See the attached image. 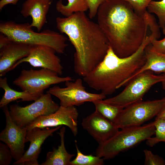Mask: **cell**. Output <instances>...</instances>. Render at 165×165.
<instances>
[{
  "instance_id": "obj_1",
  "label": "cell",
  "mask_w": 165,
  "mask_h": 165,
  "mask_svg": "<svg viewBox=\"0 0 165 165\" xmlns=\"http://www.w3.org/2000/svg\"><path fill=\"white\" fill-rule=\"evenodd\" d=\"M97 24L115 54L120 57L129 56L141 44L145 24L143 16L123 0H107L99 7Z\"/></svg>"
},
{
  "instance_id": "obj_2",
  "label": "cell",
  "mask_w": 165,
  "mask_h": 165,
  "mask_svg": "<svg viewBox=\"0 0 165 165\" xmlns=\"http://www.w3.org/2000/svg\"><path fill=\"white\" fill-rule=\"evenodd\" d=\"M56 22L57 29L67 35L75 49V73L85 76L104 58L109 46L108 39L98 24L90 20L85 12L58 16Z\"/></svg>"
},
{
  "instance_id": "obj_3",
  "label": "cell",
  "mask_w": 165,
  "mask_h": 165,
  "mask_svg": "<svg viewBox=\"0 0 165 165\" xmlns=\"http://www.w3.org/2000/svg\"><path fill=\"white\" fill-rule=\"evenodd\" d=\"M155 39L152 33L146 31L138 50L125 57H118L109 46L103 60L83 77V81L90 87L105 96L112 94L144 64L146 61L145 49Z\"/></svg>"
},
{
  "instance_id": "obj_4",
  "label": "cell",
  "mask_w": 165,
  "mask_h": 165,
  "mask_svg": "<svg viewBox=\"0 0 165 165\" xmlns=\"http://www.w3.org/2000/svg\"><path fill=\"white\" fill-rule=\"evenodd\" d=\"M29 23L20 24L12 21L0 24V32L12 41L31 45H42L53 49L59 54L64 53L68 45L67 38L50 30L38 33L34 31Z\"/></svg>"
},
{
  "instance_id": "obj_5",
  "label": "cell",
  "mask_w": 165,
  "mask_h": 165,
  "mask_svg": "<svg viewBox=\"0 0 165 165\" xmlns=\"http://www.w3.org/2000/svg\"><path fill=\"white\" fill-rule=\"evenodd\" d=\"M155 130L153 122L142 126L121 129L108 140L99 144L96 155L104 160L113 158L147 140L155 134Z\"/></svg>"
},
{
  "instance_id": "obj_6",
  "label": "cell",
  "mask_w": 165,
  "mask_h": 165,
  "mask_svg": "<svg viewBox=\"0 0 165 165\" xmlns=\"http://www.w3.org/2000/svg\"><path fill=\"white\" fill-rule=\"evenodd\" d=\"M153 73L147 71L139 74L128 82L119 94L103 99V101L124 108L142 101L144 95L152 86L165 80V73L156 75Z\"/></svg>"
},
{
  "instance_id": "obj_7",
  "label": "cell",
  "mask_w": 165,
  "mask_h": 165,
  "mask_svg": "<svg viewBox=\"0 0 165 165\" xmlns=\"http://www.w3.org/2000/svg\"><path fill=\"white\" fill-rule=\"evenodd\" d=\"M59 75L55 72L45 68L23 69L13 83L22 91L38 98L44 94V90L51 85L73 80L71 77H61Z\"/></svg>"
},
{
  "instance_id": "obj_8",
  "label": "cell",
  "mask_w": 165,
  "mask_h": 165,
  "mask_svg": "<svg viewBox=\"0 0 165 165\" xmlns=\"http://www.w3.org/2000/svg\"><path fill=\"white\" fill-rule=\"evenodd\" d=\"M165 108V97L142 101L123 108L114 123L119 129L140 126L156 116Z\"/></svg>"
},
{
  "instance_id": "obj_9",
  "label": "cell",
  "mask_w": 165,
  "mask_h": 165,
  "mask_svg": "<svg viewBox=\"0 0 165 165\" xmlns=\"http://www.w3.org/2000/svg\"><path fill=\"white\" fill-rule=\"evenodd\" d=\"M60 106L52 100L51 95L44 94L32 103L25 107L13 104L9 106L10 117L21 128L26 127L38 117L55 112Z\"/></svg>"
},
{
  "instance_id": "obj_10",
  "label": "cell",
  "mask_w": 165,
  "mask_h": 165,
  "mask_svg": "<svg viewBox=\"0 0 165 165\" xmlns=\"http://www.w3.org/2000/svg\"><path fill=\"white\" fill-rule=\"evenodd\" d=\"M73 81H66L64 87L53 86L46 93L57 98L60 101V106L64 107L79 106L86 102H93L106 98V96L101 93L95 94L87 91L81 78Z\"/></svg>"
},
{
  "instance_id": "obj_11",
  "label": "cell",
  "mask_w": 165,
  "mask_h": 165,
  "mask_svg": "<svg viewBox=\"0 0 165 165\" xmlns=\"http://www.w3.org/2000/svg\"><path fill=\"white\" fill-rule=\"evenodd\" d=\"M78 110L75 106H60L54 112L37 118L27 126V130L35 127L43 128L64 125L68 127L76 136L78 132Z\"/></svg>"
},
{
  "instance_id": "obj_12",
  "label": "cell",
  "mask_w": 165,
  "mask_h": 165,
  "mask_svg": "<svg viewBox=\"0 0 165 165\" xmlns=\"http://www.w3.org/2000/svg\"><path fill=\"white\" fill-rule=\"evenodd\" d=\"M53 48L45 46L32 45L28 55L18 61L12 70L20 64L28 62L34 67L46 69L61 75L63 67L60 58Z\"/></svg>"
},
{
  "instance_id": "obj_13",
  "label": "cell",
  "mask_w": 165,
  "mask_h": 165,
  "mask_svg": "<svg viewBox=\"0 0 165 165\" xmlns=\"http://www.w3.org/2000/svg\"><path fill=\"white\" fill-rule=\"evenodd\" d=\"M2 108L6 116V124L5 128L0 133V140L9 146L13 159L17 161L24 153L27 128H21L13 122L7 106Z\"/></svg>"
},
{
  "instance_id": "obj_14",
  "label": "cell",
  "mask_w": 165,
  "mask_h": 165,
  "mask_svg": "<svg viewBox=\"0 0 165 165\" xmlns=\"http://www.w3.org/2000/svg\"><path fill=\"white\" fill-rule=\"evenodd\" d=\"M62 126L54 128L49 127L41 128L35 127L27 131L26 142H30V145L27 150L22 157L13 164L15 165H38V158L41 152V147L45 141L49 136L60 129Z\"/></svg>"
},
{
  "instance_id": "obj_15",
  "label": "cell",
  "mask_w": 165,
  "mask_h": 165,
  "mask_svg": "<svg viewBox=\"0 0 165 165\" xmlns=\"http://www.w3.org/2000/svg\"><path fill=\"white\" fill-rule=\"evenodd\" d=\"M81 125L99 144L108 140L119 130L114 123L96 110L82 119Z\"/></svg>"
},
{
  "instance_id": "obj_16",
  "label": "cell",
  "mask_w": 165,
  "mask_h": 165,
  "mask_svg": "<svg viewBox=\"0 0 165 165\" xmlns=\"http://www.w3.org/2000/svg\"><path fill=\"white\" fill-rule=\"evenodd\" d=\"M31 46L11 41L0 49V76H5L18 61L27 57Z\"/></svg>"
},
{
  "instance_id": "obj_17",
  "label": "cell",
  "mask_w": 165,
  "mask_h": 165,
  "mask_svg": "<svg viewBox=\"0 0 165 165\" xmlns=\"http://www.w3.org/2000/svg\"><path fill=\"white\" fill-rule=\"evenodd\" d=\"M50 4V0H26L22 4L20 13L24 17H31V26L35 27L39 32L46 22Z\"/></svg>"
},
{
  "instance_id": "obj_18",
  "label": "cell",
  "mask_w": 165,
  "mask_h": 165,
  "mask_svg": "<svg viewBox=\"0 0 165 165\" xmlns=\"http://www.w3.org/2000/svg\"><path fill=\"white\" fill-rule=\"evenodd\" d=\"M145 54L146 61L144 64L133 75L122 83L119 88L125 86L136 75L145 71H150L158 74L165 73V54L152 50L150 44L145 49Z\"/></svg>"
},
{
  "instance_id": "obj_19",
  "label": "cell",
  "mask_w": 165,
  "mask_h": 165,
  "mask_svg": "<svg viewBox=\"0 0 165 165\" xmlns=\"http://www.w3.org/2000/svg\"><path fill=\"white\" fill-rule=\"evenodd\" d=\"M65 128H61L58 133L61 138V144L57 148H54L52 151L47 153L46 161L41 165H71V160L74 154L68 153L64 145V133Z\"/></svg>"
},
{
  "instance_id": "obj_20",
  "label": "cell",
  "mask_w": 165,
  "mask_h": 165,
  "mask_svg": "<svg viewBox=\"0 0 165 165\" xmlns=\"http://www.w3.org/2000/svg\"><path fill=\"white\" fill-rule=\"evenodd\" d=\"M0 87L5 91L0 101V108H2L11 102L20 99L23 101H35L38 98L25 91H18L11 88L7 83L6 77L0 78Z\"/></svg>"
},
{
  "instance_id": "obj_21",
  "label": "cell",
  "mask_w": 165,
  "mask_h": 165,
  "mask_svg": "<svg viewBox=\"0 0 165 165\" xmlns=\"http://www.w3.org/2000/svg\"><path fill=\"white\" fill-rule=\"evenodd\" d=\"M56 8L58 12L68 17L75 13L85 12L89 9V7L86 0H68L66 5L60 0L56 3Z\"/></svg>"
},
{
  "instance_id": "obj_22",
  "label": "cell",
  "mask_w": 165,
  "mask_h": 165,
  "mask_svg": "<svg viewBox=\"0 0 165 165\" xmlns=\"http://www.w3.org/2000/svg\"><path fill=\"white\" fill-rule=\"evenodd\" d=\"M95 110L102 116L114 123L123 108L104 102L103 100H97L92 102Z\"/></svg>"
},
{
  "instance_id": "obj_23",
  "label": "cell",
  "mask_w": 165,
  "mask_h": 165,
  "mask_svg": "<svg viewBox=\"0 0 165 165\" xmlns=\"http://www.w3.org/2000/svg\"><path fill=\"white\" fill-rule=\"evenodd\" d=\"M75 145L77 151L75 158L71 161V165H103L104 159L98 156H94L92 154L85 155L79 149L75 141Z\"/></svg>"
},
{
  "instance_id": "obj_24",
  "label": "cell",
  "mask_w": 165,
  "mask_h": 165,
  "mask_svg": "<svg viewBox=\"0 0 165 165\" xmlns=\"http://www.w3.org/2000/svg\"><path fill=\"white\" fill-rule=\"evenodd\" d=\"M153 122L156 128L155 136L149 138L146 142L150 147L160 142H165V118L155 119Z\"/></svg>"
},
{
  "instance_id": "obj_25",
  "label": "cell",
  "mask_w": 165,
  "mask_h": 165,
  "mask_svg": "<svg viewBox=\"0 0 165 165\" xmlns=\"http://www.w3.org/2000/svg\"><path fill=\"white\" fill-rule=\"evenodd\" d=\"M147 9L149 13H154L157 16L160 28H163L165 27V0L152 1Z\"/></svg>"
},
{
  "instance_id": "obj_26",
  "label": "cell",
  "mask_w": 165,
  "mask_h": 165,
  "mask_svg": "<svg viewBox=\"0 0 165 165\" xmlns=\"http://www.w3.org/2000/svg\"><path fill=\"white\" fill-rule=\"evenodd\" d=\"M129 3L132 7L135 12L143 16L147 11L148 6L153 0H123Z\"/></svg>"
},
{
  "instance_id": "obj_27",
  "label": "cell",
  "mask_w": 165,
  "mask_h": 165,
  "mask_svg": "<svg viewBox=\"0 0 165 165\" xmlns=\"http://www.w3.org/2000/svg\"><path fill=\"white\" fill-rule=\"evenodd\" d=\"M12 155L9 146L0 142V165H9L12 161Z\"/></svg>"
},
{
  "instance_id": "obj_28",
  "label": "cell",
  "mask_w": 165,
  "mask_h": 165,
  "mask_svg": "<svg viewBox=\"0 0 165 165\" xmlns=\"http://www.w3.org/2000/svg\"><path fill=\"white\" fill-rule=\"evenodd\" d=\"M145 156V165H164L165 162L162 157L153 154L151 151L148 149L144 150Z\"/></svg>"
},
{
  "instance_id": "obj_29",
  "label": "cell",
  "mask_w": 165,
  "mask_h": 165,
  "mask_svg": "<svg viewBox=\"0 0 165 165\" xmlns=\"http://www.w3.org/2000/svg\"><path fill=\"white\" fill-rule=\"evenodd\" d=\"M107 0H86L89 9V16L91 19L97 15L100 6Z\"/></svg>"
},
{
  "instance_id": "obj_30",
  "label": "cell",
  "mask_w": 165,
  "mask_h": 165,
  "mask_svg": "<svg viewBox=\"0 0 165 165\" xmlns=\"http://www.w3.org/2000/svg\"><path fill=\"white\" fill-rule=\"evenodd\" d=\"M162 29L163 33L165 36V27ZM150 45L152 50L158 52L165 54V36L161 40L154 39L152 40Z\"/></svg>"
},
{
  "instance_id": "obj_31",
  "label": "cell",
  "mask_w": 165,
  "mask_h": 165,
  "mask_svg": "<svg viewBox=\"0 0 165 165\" xmlns=\"http://www.w3.org/2000/svg\"><path fill=\"white\" fill-rule=\"evenodd\" d=\"M11 40L5 34L0 33V49L4 46Z\"/></svg>"
},
{
  "instance_id": "obj_32",
  "label": "cell",
  "mask_w": 165,
  "mask_h": 165,
  "mask_svg": "<svg viewBox=\"0 0 165 165\" xmlns=\"http://www.w3.org/2000/svg\"><path fill=\"white\" fill-rule=\"evenodd\" d=\"M19 0H1L0 1V10H2L6 5L9 4L16 5Z\"/></svg>"
},
{
  "instance_id": "obj_33",
  "label": "cell",
  "mask_w": 165,
  "mask_h": 165,
  "mask_svg": "<svg viewBox=\"0 0 165 165\" xmlns=\"http://www.w3.org/2000/svg\"><path fill=\"white\" fill-rule=\"evenodd\" d=\"M165 118V108L156 116V119Z\"/></svg>"
},
{
  "instance_id": "obj_34",
  "label": "cell",
  "mask_w": 165,
  "mask_h": 165,
  "mask_svg": "<svg viewBox=\"0 0 165 165\" xmlns=\"http://www.w3.org/2000/svg\"><path fill=\"white\" fill-rule=\"evenodd\" d=\"M163 89L165 90V80L162 82Z\"/></svg>"
}]
</instances>
